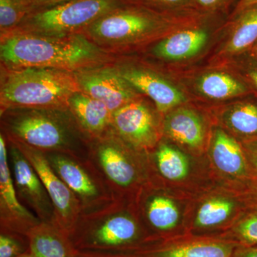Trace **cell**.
<instances>
[{"label":"cell","mask_w":257,"mask_h":257,"mask_svg":"<svg viewBox=\"0 0 257 257\" xmlns=\"http://www.w3.org/2000/svg\"><path fill=\"white\" fill-rule=\"evenodd\" d=\"M211 157L216 168L224 175L236 178L248 177L249 164L247 157L236 140L222 130L214 131Z\"/></svg>","instance_id":"19"},{"label":"cell","mask_w":257,"mask_h":257,"mask_svg":"<svg viewBox=\"0 0 257 257\" xmlns=\"http://www.w3.org/2000/svg\"><path fill=\"white\" fill-rule=\"evenodd\" d=\"M79 257H123L109 253H78Z\"/></svg>","instance_id":"33"},{"label":"cell","mask_w":257,"mask_h":257,"mask_svg":"<svg viewBox=\"0 0 257 257\" xmlns=\"http://www.w3.org/2000/svg\"><path fill=\"white\" fill-rule=\"evenodd\" d=\"M37 1L47 2V3H48V2H55L57 1V0H37Z\"/></svg>","instance_id":"39"},{"label":"cell","mask_w":257,"mask_h":257,"mask_svg":"<svg viewBox=\"0 0 257 257\" xmlns=\"http://www.w3.org/2000/svg\"><path fill=\"white\" fill-rule=\"evenodd\" d=\"M74 76L82 92L104 103L112 113L136 95L135 89L115 69H86Z\"/></svg>","instance_id":"13"},{"label":"cell","mask_w":257,"mask_h":257,"mask_svg":"<svg viewBox=\"0 0 257 257\" xmlns=\"http://www.w3.org/2000/svg\"><path fill=\"white\" fill-rule=\"evenodd\" d=\"M248 76L249 79H251V82H252L253 85L257 89V69H252V70L248 72Z\"/></svg>","instance_id":"34"},{"label":"cell","mask_w":257,"mask_h":257,"mask_svg":"<svg viewBox=\"0 0 257 257\" xmlns=\"http://www.w3.org/2000/svg\"><path fill=\"white\" fill-rule=\"evenodd\" d=\"M41 221L20 202L8 161L4 135H0V228L1 231L25 235Z\"/></svg>","instance_id":"12"},{"label":"cell","mask_w":257,"mask_h":257,"mask_svg":"<svg viewBox=\"0 0 257 257\" xmlns=\"http://www.w3.org/2000/svg\"><path fill=\"white\" fill-rule=\"evenodd\" d=\"M6 141L8 164L20 202L40 221L57 222L55 208L41 179L18 146Z\"/></svg>","instance_id":"8"},{"label":"cell","mask_w":257,"mask_h":257,"mask_svg":"<svg viewBox=\"0 0 257 257\" xmlns=\"http://www.w3.org/2000/svg\"><path fill=\"white\" fill-rule=\"evenodd\" d=\"M146 152L125 143L113 130L89 140V159L104 177L116 199L136 202L150 182L152 166Z\"/></svg>","instance_id":"5"},{"label":"cell","mask_w":257,"mask_h":257,"mask_svg":"<svg viewBox=\"0 0 257 257\" xmlns=\"http://www.w3.org/2000/svg\"><path fill=\"white\" fill-rule=\"evenodd\" d=\"M152 239L138 247L111 253L123 257H232L237 244L219 239L197 238L152 243Z\"/></svg>","instance_id":"11"},{"label":"cell","mask_w":257,"mask_h":257,"mask_svg":"<svg viewBox=\"0 0 257 257\" xmlns=\"http://www.w3.org/2000/svg\"><path fill=\"white\" fill-rule=\"evenodd\" d=\"M158 1L163 2V3H176L182 1V0H158Z\"/></svg>","instance_id":"38"},{"label":"cell","mask_w":257,"mask_h":257,"mask_svg":"<svg viewBox=\"0 0 257 257\" xmlns=\"http://www.w3.org/2000/svg\"><path fill=\"white\" fill-rule=\"evenodd\" d=\"M68 109L89 140L114 130L113 113L104 103L85 93L78 92L71 96Z\"/></svg>","instance_id":"17"},{"label":"cell","mask_w":257,"mask_h":257,"mask_svg":"<svg viewBox=\"0 0 257 257\" xmlns=\"http://www.w3.org/2000/svg\"><path fill=\"white\" fill-rule=\"evenodd\" d=\"M115 0H73L34 15L32 28L51 35H60L89 26L114 11Z\"/></svg>","instance_id":"7"},{"label":"cell","mask_w":257,"mask_h":257,"mask_svg":"<svg viewBox=\"0 0 257 257\" xmlns=\"http://www.w3.org/2000/svg\"><path fill=\"white\" fill-rule=\"evenodd\" d=\"M112 124L115 133L138 151L148 153L160 140L156 117L141 101H130L114 111Z\"/></svg>","instance_id":"10"},{"label":"cell","mask_w":257,"mask_h":257,"mask_svg":"<svg viewBox=\"0 0 257 257\" xmlns=\"http://www.w3.org/2000/svg\"><path fill=\"white\" fill-rule=\"evenodd\" d=\"M207 40V33L204 30H186L162 40L155 47L154 52L165 60H184L197 55L205 46Z\"/></svg>","instance_id":"21"},{"label":"cell","mask_w":257,"mask_h":257,"mask_svg":"<svg viewBox=\"0 0 257 257\" xmlns=\"http://www.w3.org/2000/svg\"><path fill=\"white\" fill-rule=\"evenodd\" d=\"M231 130L247 138H257V104L246 101L236 104L225 114Z\"/></svg>","instance_id":"25"},{"label":"cell","mask_w":257,"mask_h":257,"mask_svg":"<svg viewBox=\"0 0 257 257\" xmlns=\"http://www.w3.org/2000/svg\"><path fill=\"white\" fill-rule=\"evenodd\" d=\"M13 143L21 150L41 179L55 208L57 224L69 236L82 214L79 201L51 167L44 152L23 144Z\"/></svg>","instance_id":"9"},{"label":"cell","mask_w":257,"mask_h":257,"mask_svg":"<svg viewBox=\"0 0 257 257\" xmlns=\"http://www.w3.org/2000/svg\"><path fill=\"white\" fill-rule=\"evenodd\" d=\"M232 257H257V246H237Z\"/></svg>","instance_id":"31"},{"label":"cell","mask_w":257,"mask_h":257,"mask_svg":"<svg viewBox=\"0 0 257 257\" xmlns=\"http://www.w3.org/2000/svg\"><path fill=\"white\" fill-rule=\"evenodd\" d=\"M198 88L204 96L214 99H225L242 95L247 87L229 74L214 72L199 79Z\"/></svg>","instance_id":"23"},{"label":"cell","mask_w":257,"mask_h":257,"mask_svg":"<svg viewBox=\"0 0 257 257\" xmlns=\"http://www.w3.org/2000/svg\"><path fill=\"white\" fill-rule=\"evenodd\" d=\"M118 71L135 90L152 99L161 113L167 112L186 100L179 89L153 72L133 67Z\"/></svg>","instance_id":"16"},{"label":"cell","mask_w":257,"mask_h":257,"mask_svg":"<svg viewBox=\"0 0 257 257\" xmlns=\"http://www.w3.org/2000/svg\"><path fill=\"white\" fill-rule=\"evenodd\" d=\"M22 11L15 0H0V26L8 29L14 26L21 18Z\"/></svg>","instance_id":"29"},{"label":"cell","mask_w":257,"mask_h":257,"mask_svg":"<svg viewBox=\"0 0 257 257\" xmlns=\"http://www.w3.org/2000/svg\"><path fill=\"white\" fill-rule=\"evenodd\" d=\"M45 155L51 167L79 201L82 214L99 210L116 199L89 158L59 152Z\"/></svg>","instance_id":"6"},{"label":"cell","mask_w":257,"mask_h":257,"mask_svg":"<svg viewBox=\"0 0 257 257\" xmlns=\"http://www.w3.org/2000/svg\"><path fill=\"white\" fill-rule=\"evenodd\" d=\"M27 237L30 251L36 257H79L69 234L57 222L41 221Z\"/></svg>","instance_id":"18"},{"label":"cell","mask_w":257,"mask_h":257,"mask_svg":"<svg viewBox=\"0 0 257 257\" xmlns=\"http://www.w3.org/2000/svg\"><path fill=\"white\" fill-rule=\"evenodd\" d=\"M150 184L136 200L144 224L157 233H165L177 227L180 211L174 199Z\"/></svg>","instance_id":"15"},{"label":"cell","mask_w":257,"mask_h":257,"mask_svg":"<svg viewBox=\"0 0 257 257\" xmlns=\"http://www.w3.org/2000/svg\"><path fill=\"white\" fill-rule=\"evenodd\" d=\"M219 0H198L201 5L203 6H212V5L216 4Z\"/></svg>","instance_id":"35"},{"label":"cell","mask_w":257,"mask_h":257,"mask_svg":"<svg viewBox=\"0 0 257 257\" xmlns=\"http://www.w3.org/2000/svg\"><path fill=\"white\" fill-rule=\"evenodd\" d=\"M1 60L12 69L41 67L71 71L100 60L99 50L84 37L19 34L2 41Z\"/></svg>","instance_id":"3"},{"label":"cell","mask_w":257,"mask_h":257,"mask_svg":"<svg viewBox=\"0 0 257 257\" xmlns=\"http://www.w3.org/2000/svg\"><path fill=\"white\" fill-rule=\"evenodd\" d=\"M256 6H257V0H241L239 9L241 11L244 12Z\"/></svg>","instance_id":"32"},{"label":"cell","mask_w":257,"mask_h":257,"mask_svg":"<svg viewBox=\"0 0 257 257\" xmlns=\"http://www.w3.org/2000/svg\"><path fill=\"white\" fill-rule=\"evenodd\" d=\"M256 54H257V48H256Z\"/></svg>","instance_id":"40"},{"label":"cell","mask_w":257,"mask_h":257,"mask_svg":"<svg viewBox=\"0 0 257 257\" xmlns=\"http://www.w3.org/2000/svg\"><path fill=\"white\" fill-rule=\"evenodd\" d=\"M247 160L248 164L257 173V138L248 146Z\"/></svg>","instance_id":"30"},{"label":"cell","mask_w":257,"mask_h":257,"mask_svg":"<svg viewBox=\"0 0 257 257\" xmlns=\"http://www.w3.org/2000/svg\"><path fill=\"white\" fill-rule=\"evenodd\" d=\"M153 162L155 170L167 180L182 181L189 175L190 164L187 157L167 144H160L157 147Z\"/></svg>","instance_id":"22"},{"label":"cell","mask_w":257,"mask_h":257,"mask_svg":"<svg viewBox=\"0 0 257 257\" xmlns=\"http://www.w3.org/2000/svg\"><path fill=\"white\" fill-rule=\"evenodd\" d=\"M79 255V254H78Z\"/></svg>","instance_id":"41"},{"label":"cell","mask_w":257,"mask_h":257,"mask_svg":"<svg viewBox=\"0 0 257 257\" xmlns=\"http://www.w3.org/2000/svg\"><path fill=\"white\" fill-rule=\"evenodd\" d=\"M69 238L78 253L121 252L151 239L136 202L121 199L81 214Z\"/></svg>","instance_id":"2"},{"label":"cell","mask_w":257,"mask_h":257,"mask_svg":"<svg viewBox=\"0 0 257 257\" xmlns=\"http://www.w3.org/2000/svg\"><path fill=\"white\" fill-rule=\"evenodd\" d=\"M18 257H36L35 256V255L32 254L31 252H30V251H28V252L23 253V254L20 255V256H19Z\"/></svg>","instance_id":"37"},{"label":"cell","mask_w":257,"mask_h":257,"mask_svg":"<svg viewBox=\"0 0 257 257\" xmlns=\"http://www.w3.org/2000/svg\"><path fill=\"white\" fill-rule=\"evenodd\" d=\"M2 113L5 139L44 152L88 158L89 138L69 109H15Z\"/></svg>","instance_id":"1"},{"label":"cell","mask_w":257,"mask_h":257,"mask_svg":"<svg viewBox=\"0 0 257 257\" xmlns=\"http://www.w3.org/2000/svg\"><path fill=\"white\" fill-rule=\"evenodd\" d=\"M234 231L244 246H257V211L243 216L235 226Z\"/></svg>","instance_id":"28"},{"label":"cell","mask_w":257,"mask_h":257,"mask_svg":"<svg viewBox=\"0 0 257 257\" xmlns=\"http://www.w3.org/2000/svg\"><path fill=\"white\" fill-rule=\"evenodd\" d=\"M157 20L138 12H111L89 25L90 35L98 41L118 43L130 41L157 28Z\"/></svg>","instance_id":"14"},{"label":"cell","mask_w":257,"mask_h":257,"mask_svg":"<svg viewBox=\"0 0 257 257\" xmlns=\"http://www.w3.org/2000/svg\"><path fill=\"white\" fill-rule=\"evenodd\" d=\"M235 209V203L229 198L216 197L205 201L198 209L194 225L207 229L220 226L227 221Z\"/></svg>","instance_id":"24"},{"label":"cell","mask_w":257,"mask_h":257,"mask_svg":"<svg viewBox=\"0 0 257 257\" xmlns=\"http://www.w3.org/2000/svg\"><path fill=\"white\" fill-rule=\"evenodd\" d=\"M164 131L174 141L191 148L202 147L205 128L202 118L196 111L179 108L166 116Z\"/></svg>","instance_id":"20"},{"label":"cell","mask_w":257,"mask_h":257,"mask_svg":"<svg viewBox=\"0 0 257 257\" xmlns=\"http://www.w3.org/2000/svg\"><path fill=\"white\" fill-rule=\"evenodd\" d=\"M28 237L25 235L1 231L0 257H18L30 251Z\"/></svg>","instance_id":"27"},{"label":"cell","mask_w":257,"mask_h":257,"mask_svg":"<svg viewBox=\"0 0 257 257\" xmlns=\"http://www.w3.org/2000/svg\"><path fill=\"white\" fill-rule=\"evenodd\" d=\"M251 193L255 200L257 202V179H254L252 182V186H251Z\"/></svg>","instance_id":"36"},{"label":"cell","mask_w":257,"mask_h":257,"mask_svg":"<svg viewBox=\"0 0 257 257\" xmlns=\"http://www.w3.org/2000/svg\"><path fill=\"white\" fill-rule=\"evenodd\" d=\"M256 40L257 6L244 11L225 51L228 53H239L251 47Z\"/></svg>","instance_id":"26"},{"label":"cell","mask_w":257,"mask_h":257,"mask_svg":"<svg viewBox=\"0 0 257 257\" xmlns=\"http://www.w3.org/2000/svg\"><path fill=\"white\" fill-rule=\"evenodd\" d=\"M78 92V83L69 71L12 69L1 86L2 112L15 109H69V99Z\"/></svg>","instance_id":"4"}]
</instances>
